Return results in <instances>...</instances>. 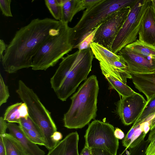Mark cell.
Segmentation results:
<instances>
[{"mask_svg":"<svg viewBox=\"0 0 155 155\" xmlns=\"http://www.w3.org/2000/svg\"><path fill=\"white\" fill-rule=\"evenodd\" d=\"M62 23L50 18H37L17 31L1 60L4 70L12 74L31 67L33 58L40 48L58 33Z\"/></svg>","mask_w":155,"mask_h":155,"instance_id":"obj_1","label":"cell"},{"mask_svg":"<svg viewBox=\"0 0 155 155\" xmlns=\"http://www.w3.org/2000/svg\"><path fill=\"white\" fill-rule=\"evenodd\" d=\"M94 55L91 48L67 54L62 60L50 83L58 98L65 101L87 79L91 71Z\"/></svg>","mask_w":155,"mask_h":155,"instance_id":"obj_2","label":"cell"},{"mask_svg":"<svg viewBox=\"0 0 155 155\" xmlns=\"http://www.w3.org/2000/svg\"><path fill=\"white\" fill-rule=\"evenodd\" d=\"M99 89L95 75H92L85 80L71 97V104L64 116V127L81 128L95 118Z\"/></svg>","mask_w":155,"mask_h":155,"instance_id":"obj_3","label":"cell"},{"mask_svg":"<svg viewBox=\"0 0 155 155\" xmlns=\"http://www.w3.org/2000/svg\"><path fill=\"white\" fill-rule=\"evenodd\" d=\"M137 0H101L86 9L79 21L73 28V48L80 44L98 27L110 14L121 8L131 7Z\"/></svg>","mask_w":155,"mask_h":155,"instance_id":"obj_4","label":"cell"},{"mask_svg":"<svg viewBox=\"0 0 155 155\" xmlns=\"http://www.w3.org/2000/svg\"><path fill=\"white\" fill-rule=\"evenodd\" d=\"M16 92L28 108L29 116L38 129L45 143V147L48 150L56 144L51 138L57 131L56 125L50 112L45 107L32 89L21 80L18 82Z\"/></svg>","mask_w":155,"mask_h":155,"instance_id":"obj_5","label":"cell"},{"mask_svg":"<svg viewBox=\"0 0 155 155\" xmlns=\"http://www.w3.org/2000/svg\"><path fill=\"white\" fill-rule=\"evenodd\" d=\"M73 28L62 21L58 33L45 42L33 58L32 69L45 71L55 66L73 49Z\"/></svg>","mask_w":155,"mask_h":155,"instance_id":"obj_6","label":"cell"},{"mask_svg":"<svg viewBox=\"0 0 155 155\" xmlns=\"http://www.w3.org/2000/svg\"><path fill=\"white\" fill-rule=\"evenodd\" d=\"M150 0H137L130 11L114 41L112 51L117 53L123 48L137 39L145 12L150 4Z\"/></svg>","mask_w":155,"mask_h":155,"instance_id":"obj_7","label":"cell"},{"mask_svg":"<svg viewBox=\"0 0 155 155\" xmlns=\"http://www.w3.org/2000/svg\"><path fill=\"white\" fill-rule=\"evenodd\" d=\"M114 131L112 125L95 120L89 124L86 130L85 145L90 149H101L117 155L119 141L114 135Z\"/></svg>","mask_w":155,"mask_h":155,"instance_id":"obj_8","label":"cell"},{"mask_svg":"<svg viewBox=\"0 0 155 155\" xmlns=\"http://www.w3.org/2000/svg\"><path fill=\"white\" fill-rule=\"evenodd\" d=\"M131 7L120 9L109 15L96 30L93 42L112 51V47L130 11Z\"/></svg>","mask_w":155,"mask_h":155,"instance_id":"obj_9","label":"cell"},{"mask_svg":"<svg viewBox=\"0 0 155 155\" xmlns=\"http://www.w3.org/2000/svg\"><path fill=\"white\" fill-rule=\"evenodd\" d=\"M147 102L142 95L137 92L120 98L117 104V111L123 123L127 126L134 123L140 116Z\"/></svg>","mask_w":155,"mask_h":155,"instance_id":"obj_10","label":"cell"},{"mask_svg":"<svg viewBox=\"0 0 155 155\" xmlns=\"http://www.w3.org/2000/svg\"><path fill=\"white\" fill-rule=\"evenodd\" d=\"M122 58L131 74L146 73L155 71V58H150L136 54L125 47L117 54Z\"/></svg>","mask_w":155,"mask_h":155,"instance_id":"obj_11","label":"cell"},{"mask_svg":"<svg viewBox=\"0 0 155 155\" xmlns=\"http://www.w3.org/2000/svg\"><path fill=\"white\" fill-rule=\"evenodd\" d=\"M138 39L155 46V14L151 2L144 16Z\"/></svg>","mask_w":155,"mask_h":155,"instance_id":"obj_12","label":"cell"},{"mask_svg":"<svg viewBox=\"0 0 155 155\" xmlns=\"http://www.w3.org/2000/svg\"><path fill=\"white\" fill-rule=\"evenodd\" d=\"M79 140L77 132L70 133L49 150L46 155H79Z\"/></svg>","mask_w":155,"mask_h":155,"instance_id":"obj_13","label":"cell"},{"mask_svg":"<svg viewBox=\"0 0 155 155\" xmlns=\"http://www.w3.org/2000/svg\"><path fill=\"white\" fill-rule=\"evenodd\" d=\"M130 74L135 87L145 95L147 101L155 95V71L149 73Z\"/></svg>","mask_w":155,"mask_h":155,"instance_id":"obj_14","label":"cell"},{"mask_svg":"<svg viewBox=\"0 0 155 155\" xmlns=\"http://www.w3.org/2000/svg\"><path fill=\"white\" fill-rule=\"evenodd\" d=\"M8 126L9 133L18 140L28 155H45L44 151L28 138L19 125L15 123H8Z\"/></svg>","mask_w":155,"mask_h":155,"instance_id":"obj_15","label":"cell"},{"mask_svg":"<svg viewBox=\"0 0 155 155\" xmlns=\"http://www.w3.org/2000/svg\"><path fill=\"white\" fill-rule=\"evenodd\" d=\"M90 47L94 56L99 62H104L109 67H113L114 62L122 58L118 54H114L98 44L92 42L90 45Z\"/></svg>","mask_w":155,"mask_h":155,"instance_id":"obj_16","label":"cell"},{"mask_svg":"<svg viewBox=\"0 0 155 155\" xmlns=\"http://www.w3.org/2000/svg\"><path fill=\"white\" fill-rule=\"evenodd\" d=\"M102 73L108 82L110 89L115 90L120 97L131 95L136 93L126 84L123 83L112 74L102 66H100Z\"/></svg>","mask_w":155,"mask_h":155,"instance_id":"obj_17","label":"cell"},{"mask_svg":"<svg viewBox=\"0 0 155 155\" xmlns=\"http://www.w3.org/2000/svg\"><path fill=\"white\" fill-rule=\"evenodd\" d=\"M62 8L61 21L68 23L71 22L74 15L84 9L82 0H61Z\"/></svg>","mask_w":155,"mask_h":155,"instance_id":"obj_18","label":"cell"},{"mask_svg":"<svg viewBox=\"0 0 155 155\" xmlns=\"http://www.w3.org/2000/svg\"><path fill=\"white\" fill-rule=\"evenodd\" d=\"M0 135L2 137L6 155H28L20 142L11 134Z\"/></svg>","mask_w":155,"mask_h":155,"instance_id":"obj_19","label":"cell"},{"mask_svg":"<svg viewBox=\"0 0 155 155\" xmlns=\"http://www.w3.org/2000/svg\"><path fill=\"white\" fill-rule=\"evenodd\" d=\"M125 47L134 52L144 57L155 58V46L146 43L138 39Z\"/></svg>","mask_w":155,"mask_h":155,"instance_id":"obj_20","label":"cell"},{"mask_svg":"<svg viewBox=\"0 0 155 155\" xmlns=\"http://www.w3.org/2000/svg\"><path fill=\"white\" fill-rule=\"evenodd\" d=\"M155 114V95L148 100L139 117L133 123L136 126L152 118Z\"/></svg>","mask_w":155,"mask_h":155,"instance_id":"obj_21","label":"cell"},{"mask_svg":"<svg viewBox=\"0 0 155 155\" xmlns=\"http://www.w3.org/2000/svg\"><path fill=\"white\" fill-rule=\"evenodd\" d=\"M145 136L143 135L134 141L130 145L128 155H146L147 147L150 143L147 140H145Z\"/></svg>","mask_w":155,"mask_h":155,"instance_id":"obj_22","label":"cell"},{"mask_svg":"<svg viewBox=\"0 0 155 155\" xmlns=\"http://www.w3.org/2000/svg\"><path fill=\"white\" fill-rule=\"evenodd\" d=\"M21 103L22 102L17 103L8 107L4 114V119L8 123L19 124L21 117L19 109Z\"/></svg>","mask_w":155,"mask_h":155,"instance_id":"obj_23","label":"cell"},{"mask_svg":"<svg viewBox=\"0 0 155 155\" xmlns=\"http://www.w3.org/2000/svg\"><path fill=\"white\" fill-rule=\"evenodd\" d=\"M46 6L54 19L61 21L62 8L61 0H45Z\"/></svg>","mask_w":155,"mask_h":155,"instance_id":"obj_24","label":"cell"},{"mask_svg":"<svg viewBox=\"0 0 155 155\" xmlns=\"http://www.w3.org/2000/svg\"><path fill=\"white\" fill-rule=\"evenodd\" d=\"M22 129L26 136L31 142L37 145L45 146L44 140L38 129L27 130Z\"/></svg>","mask_w":155,"mask_h":155,"instance_id":"obj_25","label":"cell"},{"mask_svg":"<svg viewBox=\"0 0 155 155\" xmlns=\"http://www.w3.org/2000/svg\"><path fill=\"white\" fill-rule=\"evenodd\" d=\"M10 96L8 86L4 82L1 74H0V106L6 103Z\"/></svg>","mask_w":155,"mask_h":155,"instance_id":"obj_26","label":"cell"},{"mask_svg":"<svg viewBox=\"0 0 155 155\" xmlns=\"http://www.w3.org/2000/svg\"><path fill=\"white\" fill-rule=\"evenodd\" d=\"M11 0H0V8L2 14L7 17H12L11 10Z\"/></svg>","mask_w":155,"mask_h":155,"instance_id":"obj_27","label":"cell"},{"mask_svg":"<svg viewBox=\"0 0 155 155\" xmlns=\"http://www.w3.org/2000/svg\"><path fill=\"white\" fill-rule=\"evenodd\" d=\"M19 124L22 128L26 130H29L32 129L38 130L29 116L27 119L21 118Z\"/></svg>","mask_w":155,"mask_h":155,"instance_id":"obj_28","label":"cell"},{"mask_svg":"<svg viewBox=\"0 0 155 155\" xmlns=\"http://www.w3.org/2000/svg\"><path fill=\"white\" fill-rule=\"evenodd\" d=\"M19 110L21 118H28L29 116V114L28 108L26 104L23 102L22 103Z\"/></svg>","mask_w":155,"mask_h":155,"instance_id":"obj_29","label":"cell"},{"mask_svg":"<svg viewBox=\"0 0 155 155\" xmlns=\"http://www.w3.org/2000/svg\"><path fill=\"white\" fill-rule=\"evenodd\" d=\"M93 155H114L108 151L99 148H93L91 149Z\"/></svg>","mask_w":155,"mask_h":155,"instance_id":"obj_30","label":"cell"},{"mask_svg":"<svg viewBox=\"0 0 155 155\" xmlns=\"http://www.w3.org/2000/svg\"><path fill=\"white\" fill-rule=\"evenodd\" d=\"M8 128V123H6L3 117H0V135L6 133V130Z\"/></svg>","mask_w":155,"mask_h":155,"instance_id":"obj_31","label":"cell"},{"mask_svg":"<svg viewBox=\"0 0 155 155\" xmlns=\"http://www.w3.org/2000/svg\"><path fill=\"white\" fill-rule=\"evenodd\" d=\"M101 0H82L84 8L87 9L92 7L99 2Z\"/></svg>","mask_w":155,"mask_h":155,"instance_id":"obj_32","label":"cell"},{"mask_svg":"<svg viewBox=\"0 0 155 155\" xmlns=\"http://www.w3.org/2000/svg\"><path fill=\"white\" fill-rule=\"evenodd\" d=\"M146 155H155V140L149 143L146 150Z\"/></svg>","mask_w":155,"mask_h":155,"instance_id":"obj_33","label":"cell"},{"mask_svg":"<svg viewBox=\"0 0 155 155\" xmlns=\"http://www.w3.org/2000/svg\"><path fill=\"white\" fill-rule=\"evenodd\" d=\"M7 46L8 45L5 44L4 40L1 39L0 40V59L1 61L3 57L4 53Z\"/></svg>","mask_w":155,"mask_h":155,"instance_id":"obj_34","label":"cell"},{"mask_svg":"<svg viewBox=\"0 0 155 155\" xmlns=\"http://www.w3.org/2000/svg\"><path fill=\"white\" fill-rule=\"evenodd\" d=\"M63 137L62 134L60 132L57 131L55 132L51 137L53 141L56 144L61 140Z\"/></svg>","mask_w":155,"mask_h":155,"instance_id":"obj_35","label":"cell"},{"mask_svg":"<svg viewBox=\"0 0 155 155\" xmlns=\"http://www.w3.org/2000/svg\"><path fill=\"white\" fill-rule=\"evenodd\" d=\"M114 134L115 137L118 139H122L125 137L124 132L120 128L117 127L115 130Z\"/></svg>","mask_w":155,"mask_h":155,"instance_id":"obj_36","label":"cell"},{"mask_svg":"<svg viewBox=\"0 0 155 155\" xmlns=\"http://www.w3.org/2000/svg\"><path fill=\"white\" fill-rule=\"evenodd\" d=\"M0 155H6L5 147L2 137L0 135Z\"/></svg>","mask_w":155,"mask_h":155,"instance_id":"obj_37","label":"cell"},{"mask_svg":"<svg viewBox=\"0 0 155 155\" xmlns=\"http://www.w3.org/2000/svg\"><path fill=\"white\" fill-rule=\"evenodd\" d=\"M147 140L149 143L155 140V126L152 130H150Z\"/></svg>","mask_w":155,"mask_h":155,"instance_id":"obj_38","label":"cell"},{"mask_svg":"<svg viewBox=\"0 0 155 155\" xmlns=\"http://www.w3.org/2000/svg\"><path fill=\"white\" fill-rule=\"evenodd\" d=\"M91 149L84 145L80 155H91Z\"/></svg>","mask_w":155,"mask_h":155,"instance_id":"obj_39","label":"cell"},{"mask_svg":"<svg viewBox=\"0 0 155 155\" xmlns=\"http://www.w3.org/2000/svg\"><path fill=\"white\" fill-rule=\"evenodd\" d=\"M155 126V114L150 121V130H152Z\"/></svg>","mask_w":155,"mask_h":155,"instance_id":"obj_40","label":"cell"},{"mask_svg":"<svg viewBox=\"0 0 155 155\" xmlns=\"http://www.w3.org/2000/svg\"><path fill=\"white\" fill-rule=\"evenodd\" d=\"M151 3L153 8L155 10V0H151Z\"/></svg>","mask_w":155,"mask_h":155,"instance_id":"obj_41","label":"cell"},{"mask_svg":"<svg viewBox=\"0 0 155 155\" xmlns=\"http://www.w3.org/2000/svg\"><path fill=\"white\" fill-rule=\"evenodd\" d=\"M91 155H93L92 154H91Z\"/></svg>","mask_w":155,"mask_h":155,"instance_id":"obj_42","label":"cell"}]
</instances>
